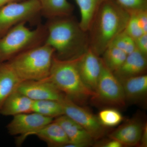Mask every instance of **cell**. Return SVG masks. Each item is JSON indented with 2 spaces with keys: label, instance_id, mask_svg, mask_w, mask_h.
Instances as JSON below:
<instances>
[{
  "label": "cell",
  "instance_id": "obj_1",
  "mask_svg": "<svg viewBox=\"0 0 147 147\" xmlns=\"http://www.w3.org/2000/svg\"><path fill=\"white\" fill-rule=\"evenodd\" d=\"M45 26L44 43L55 50V56L59 59L79 57L89 47L88 33L71 16L49 19Z\"/></svg>",
  "mask_w": 147,
  "mask_h": 147
},
{
  "label": "cell",
  "instance_id": "obj_2",
  "mask_svg": "<svg viewBox=\"0 0 147 147\" xmlns=\"http://www.w3.org/2000/svg\"><path fill=\"white\" fill-rule=\"evenodd\" d=\"M130 14L111 0H105L88 31L89 47L98 56L125 30Z\"/></svg>",
  "mask_w": 147,
  "mask_h": 147
},
{
  "label": "cell",
  "instance_id": "obj_3",
  "mask_svg": "<svg viewBox=\"0 0 147 147\" xmlns=\"http://www.w3.org/2000/svg\"><path fill=\"white\" fill-rule=\"evenodd\" d=\"M79 57L62 60L55 54L47 79L67 97L80 105L91 98L94 92L82 80L78 68Z\"/></svg>",
  "mask_w": 147,
  "mask_h": 147
},
{
  "label": "cell",
  "instance_id": "obj_4",
  "mask_svg": "<svg viewBox=\"0 0 147 147\" xmlns=\"http://www.w3.org/2000/svg\"><path fill=\"white\" fill-rule=\"evenodd\" d=\"M55 51L45 43L30 48L7 61L22 82L42 80L50 74Z\"/></svg>",
  "mask_w": 147,
  "mask_h": 147
},
{
  "label": "cell",
  "instance_id": "obj_5",
  "mask_svg": "<svg viewBox=\"0 0 147 147\" xmlns=\"http://www.w3.org/2000/svg\"><path fill=\"white\" fill-rule=\"evenodd\" d=\"M26 23L18 24L0 38V62L10 60L20 53L44 43L45 26L40 25L31 30Z\"/></svg>",
  "mask_w": 147,
  "mask_h": 147
},
{
  "label": "cell",
  "instance_id": "obj_6",
  "mask_svg": "<svg viewBox=\"0 0 147 147\" xmlns=\"http://www.w3.org/2000/svg\"><path fill=\"white\" fill-rule=\"evenodd\" d=\"M41 13L38 0L14 2L0 8V38L22 22L33 21Z\"/></svg>",
  "mask_w": 147,
  "mask_h": 147
},
{
  "label": "cell",
  "instance_id": "obj_7",
  "mask_svg": "<svg viewBox=\"0 0 147 147\" xmlns=\"http://www.w3.org/2000/svg\"><path fill=\"white\" fill-rule=\"evenodd\" d=\"M94 92L91 98L98 104L117 107L125 105L126 100L120 81L103 62L100 77Z\"/></svg>",
  "mask_w": 147,
  "mask_h": 147
},
{
  "label": "cell",
  "instance_id": "obj_8",
  "mask_svg": "<svg viewBox=\"0 0 147 147\" xmlns=\"http://www.w3.org/2000/svg\"><path fill=\"white\" fill-rule=\"evenodd\" d=\"M13 119L6 125L7 130L9 135L17 136L16 146L23 144L27 137L34 135L54 119L47 117L32 112L13 116Z\"/></svg>",
  "mask_w": 147,
  "mask_h": 147
},
{
  "label": "cell",
  "instance_id": "obj_9",
  "mask_svg": "<svg viewBox=\"0 0 147 147\" xmlns=\"http://www.w3.org/2000/svg\"><path fill=\"white\" fill-rule=\"evenodd\" d=\"M59 101L62 106L64 115L86 129L94 140L103 137L105 134V127L100 123L98 117L65 95Z\"/></svg>",
  "mask_w": 147,
  "mask_h": 147
},
{
  "label": "cell",
  "instance_id": "obj_10",
  "mask_svg": "<svg viewBox=\"0 0 147 147\" xmlns=\"http://www.w3.org/2000/svg\"><path fill=\"white\" fill-rule=\"evenodd\" d=\"M17 91L32 100H53L59 101L65 95L47 78L39 80L23 81Z\"/></svg>",
  "mask_w": 147,
  "mask_h": 147
},
{
  "label": "cell",
  "instance_id": "obj_11",
  "mask_svg": "<svg viewBox=\"0 0 147 147\" xmlns=\"http://www.w3.org/2000/svg\"><path fill=\"white\" fill-rule=\"evenodd\" d=\"M102 62L100 56L90 47L80 56L78 68L84 84L88 88L94 92L102 70Z\"/></svg>",
  "mask_w": 147,
  "mask_h": 147
},
{
  "label": "cell",
  "instance_id": "obj_12",
  "mask_svg": "<svg viewBox=\"0 0 147 147\" xmlns=\"http://www.w3.org/2000/svg\"><path fill=\"white\" fill-rule=\"evenodd\" d=\"M55 121L63 129L69 141L66 147H83L91 146L94 139L82 126L65 115L55 118Z\"/></svg>",
  "mask_w": 147,
  "mask_h": 147
},
{
  "label": "cell",
  "instance_id": "obj_13",
  "mask_svg": "<svg viewBox=\"0 0 147 147\" xmlns=\"http://www.w3.org/2000/svg\"><path fill=\"white\" fill-rule=\"evenodd\" d=\"M144 125L137 120H130L113 131L109 137L120 142L123 146H137L140 144Z\"/></svg>",
  "mask_w": 147,
  "mask_h": 147
},
{
  "label": "cell",
  "instance_id": "obj_14",
  "mask_svg": "<svg viewBox=\"0 0 147 147\" xmlns=\"http://www.w3.org/2000/svg\"><path fill=\"white\" fill-rule=\"evenodd\" d=\"M147 66V56L136 49L127 55L122 65L113 73L121 80L145 74Z\"/></svg>",
  "mask_w": 147,
  "mask_h": 147
},
{
  "label": "cell",
  "instance_id": "obj_15",
  "mask_svg": "<svg viewBox=\"0 0 147 147\" xmlns=\"http://www.w3.org/2000/svg\"><path fill=\"white\" fill-rule=\"evenodd\" d=\"M33 102L34 100L16 90L5 101L0 110V115L13 117L32 113Z\"/></svg>",
  "mask_w": 147,
  "mask_h": 147
},
{
  "label": "cell",
  "instance_id": "obj_16",
  "mask_svg": "<svg viewBox=\"0 0 147 147\" xmlns=\"http://www.w3.org/2000/svg\"><path fill=\"white\" fill-rule=\"evenodd\" d=\"M21 81L8 61L0 62V110L6 99Z\"/></svg>",
  "mask_w": 147,
  "mask_h": 147
},
{
  "label": "cell",
  "instance_id": "obj_17",
  "mask_svg": "<svg viewBox=\"0 0 147 147\" xmlns=\"http://www.w3.org/2000/svg\"><path fill=\"white\" fill-rule=\"evenodd\" d=\"M49 147H64L69 144L63 129L55 120L47 124L34 134Z\"/></svg>",
  "mask_w": 147,
  "mask_h": 147
},
{
  "label": "cell",
  "instance_id": "obj_18",
  "mask_svg": "<svg viewBox=\"0 0 147 147\" xmlns=\"http://www.w3.org/2000/svg\"><path fill=\"white\" fill-rule=\"evenodd\" d=\"M123 88L125 100L136 102L146 96L147 76L145 74L119 80Z\"/></svg>",
  "mask_w": 147,
  "mask_h": 147
},
{
  "label": "cell",
  "instance_id": "obj_19",
  "mask_svg": "<svg viewBox=\"0 0 147 147\" xmlns=\"http://www.w3.org/2000/svg\"><path fill=\"white\" fill-rule=\"evenodd\" d=\"M41 13L48 19L71 16L73 6L67 0H38Z\"/></svg>",
  "mask_w": 147,
  "mask_h": 147
},
{
  "label": "cell",
  "instance_id": "obj_20",
  "mask_svg": "<svg viewBox=\"0 0 147 147\" xmlns=\"http://www.w3.org/2000/svg\"><path fill=\"white\" fill-rule=\"evenodd\" d=\"M81 15L80 27L88 32L98 9L105 0H74Z\"/></svg>",
  "mask_w": 147,
  "mask_h": 147
},
{
  "label": "cell",
  "instance_id": "obj_21",
  "mask_svg": "<svg viewBox=\"0 0 147 147\" xmlns=\"http://www.w3.org/2000/svg\"><path fill=\"white\" fill-rule=\"evenodd\" d=\"M32 110L33 112L53 119L64 115L62 106L57 100H34Z\"/></svg>",
  "mask_w": 147,
  "mask_h": 147
},
{
  "label": "cell",
  "instance_id": "obj_22",
  "mask_svg": "<svg viewBox=\"0 0 147 147\" xmlns=\"http://www.w3.org/2000/svg\"><path fill=\"white\" fill-rule=\"evenodd\" d=\"M127 55L115 45L110 44L102 53L101 58L105 65L114 72L122 65Z\"/></svg>",
  "mask_w": 147,
  "mask_h": 147
},
{
  "label": "cell",
  "instance_id": "obj_23",
  "mask_svg": "<svg viewBox=\"0 0 147 147\" xmlns=\"http://www.w3.org/2000/svg\"><path fill=\"white\" fill-rule=\"evenodd\" d=\"M98 118L104 127H113L119 124L123 120V117L118 110L108 108L100 111Z\"/></svg>",
  "mask_w": 147,
  "mask_h": 147
},
{
  "label": "cell",
  "instance_id": "obj_24",
  "mask_svg": "<svg viewBox=\"0 0 147 147\" xmlns=\"http://www.w3.org/2000/svg\"><path fill=\"white\" fill-rule=\"evenodd\" d=\"M125 31L134 39L147 34V27L139 19L137 13L130 14Z\"/></svg>",
  "mask_w": 147,
  "mask_h": 147
},
{
  "label": "cell",
  "instance_id": "obj_25",
  "mask_svg": "<svg viewBox=\"0 0 147 147\" xmlns=\"http://www.w3.org/2000/svg\"><path fill=\"white\" fill-rule=\"evenodd\" d=\"M111 44L115 45L127 55L136 49L134 39L125 31L116 37Z\"/></svg>",
  "mask_w": 147,
  "mask_h": 147
},
{
  "label": "cell",
  "instance_id": "obj_26",
  "mask_svg": "<svg viewBox=\"0 0 147 147\" xmlns=\"http://www.w3.org/2000/svg\"><path fill=\"white\" fill-rule=\"evenodd\" d=\"M129 14L147 10V0H111Z\"/></svg>",
  "mask_w": 147,
  "mask_h": 147
},
{
  "label": "cell",
  "instance_id": "obj_27",
  "mask_svg": "<svg viewBox=\"0 0 147 147\" xmlns=\"http://www.w3.org/2000/svg\"><path fill=\"white\" fill-rule=\"evenodd\" d=\"M136 49L142 54L147 56V34L135 38Z\"/></svg>",
  "mask_w": 147,
  "mask_h": 147
},
{
  "label": "cell",
  "instance_id": "obj_28",
  "mask_svg": "<svg viewBox=\"0 0 147 147\" xmlns=\"http://www.w3.org/2000/svg\"><path fill=\"white\" fill-rule=\"evenodd\" d=\"M97 145L99 147H121L123 146L120 142L112 139L101 142Z\"/></svg>",
  "mask_w": 147,
  "mask_h": 147
},
{
  "label": "cell",
  "instance_id": "obj_29",
  "mask_svg": "<svg viewBox=\"0 0 147 147\" xmlns=\"http://www.w3.org/2000/svg\"><path fill=\"white\" fill-rule=\"evenodd\" d=\"M147 128L146 125L145 124L143 129L140 144L141 146L146 147L147 145Z\"/></svg>",
  "mask_w": 147,
  "mask_h": 147
},
{
  "label": "cell",
  "instance_id": "obj_30",
  "mask_svg": "<svg viewBox=\"0 0 147 147\" xmlns=\"http://www.w3.org/2000/svg\"><path fill=\"white\" fill-rule=\"evenodd\" d=\"M16 0H0V8L9 3L14 2Z\"/></svg>",
  "mask_w": 147,
  "mask_h": 147
}]
</instances>
